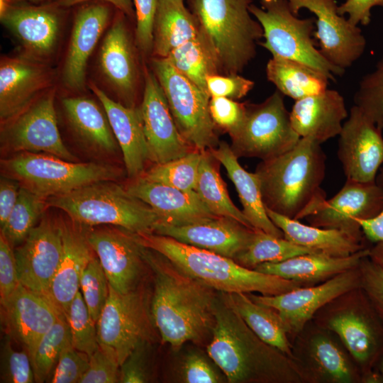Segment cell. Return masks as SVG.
<instances>
[{"instance_id": "1", "label": "cell", "mask_w": 383, "mask_h": 383, "mask_svg": "<svg viewBox=\"0 0 383 383\" xmlns=\"http://www.w3.org/2000/svg\"><path fill=\"white\" fill-rule=\"evenodd\" d=\"M142 252L153 273L150 309L163 343L179 349L188 341H210L218 293L182 272L161 254L143 245Z\"/></svg>"}, {"instance_id": "2", "label": "cell", "mask_w": 383, "mask_h": 383, "mask_svg": "<svg viewBox=\"0 0 383 383\" xmlns=\"http://www.w3.org/2000/svg\"><path fill=\"white\" fill-rule=\"evenodd\" d=\"M209 356L230 383H280L300 380L292 358L262 341L245 323L223 292L214 306Z\"/></svg>"}, {"instance_id": "3", "label": "cell", "mask_w": 383, "mask_h": 383, "mask_svg": "<svg viewBox=\"0 0 383 383\" xmlns=\"http://www.w3.org/2000/svg\"><path fill=\"white\" fill-rule=\"evenodd\" d=\"M321 144L300 138L289 151L266 160L256 168L266 208L300 220L313 213L325 201L321 187L326 156Z\"/></svg>"}, {"instance_id": "4", "label": "cell", "mask_w": 383, "mask_h": 383, "mask_svg": "<svg viewBox=\"0 0 383 383\" xmlns=\"http://www.w3.org/2000/svg\"><path fill=\"white\" fill-rule=\"evenodd\" d=\"M131 233L139 244L161 254L182 272L218 292L277 295L302 287L298 282L245 267L233 259L170 237Z\"/></svg>"}, {"instance_id": "5", "label": "cell", "mask_w": 383, "mask_h": 383, "mask_svg": "<svg viewBox=\"0 0 383 383\" xmlns=\"http://www.w3.org/2000/svg\"><path fill=\"white\" fill-rule=\"evenodd\" d=\"M200 33L210 47L221 74H240L255 58L263 38L249 11L251 0H187Z\"/></svg>"}, {"instance_id": "6", "label": "cell", "mask_w": 383, "mask_h": 383, "mask_svg": "<svg viewBox=\"0 0 383 383\" xmlns=\"http://www.w3.org/2000/svg\"><path fill=\"white\" fill-rule=\"evenodd\" d=\"M47 201L86 226L109 224L133 233H150L161 221L149 205L112 181L92 183Z\"/></svg>"}, {"instance_id": "7", "label": "cell", "mask_w": 383, "mask_h": 383, "mask_svg": "<svg viewBox=\"0 0 383 383\" xmlns=\"http://www.w3.org/2000/svg\"><path fill=\"white\" fill-rule=\"evenodd\" d=\"M1 167L4 176L45 199L122 175L118 167L109 164L72 162L40 152H18L1 160Z\"/></svg>"}, {"instance_id": "8", "label": "cell", "mask_w": 383, "mask_h": 383, "mask_svg": "<svg viewBox=\"0 0 383 383\" xmlns=\"http://www.w3.org/2000/svg\"><path fill=\"white\" fill-rule=\"evenodd\" d=\"M250 3L249 11L263 30L260 45L274 57L295 60L326 74L331 81L345 70L329 62L316 48L313 36L315 18H300L291 11L287 0H260Z\"/></svg>"}, {"instance_id": "9", "label": "cell", "mask_w": 383, "mask_h": 383, "mask_svg": "<svg viewBox=\"0 0 383 383\" xmlns=\"http://www.w3.org/2000/svg\"><path fill=\"white\" fill-rule=\"evenodd\" d=\"M150 68L164 91L183 138L201 152L218 146L216 126L209 111L211 97L179 73L165 57L151 58Z\"/></svg>"}, {"instance_id": "10", "label": "cell", "mask_w": 383, "mask_h": 383, "mask_svg": "<svg viewBox=\"0 0 383 383\" xmlns=\"http://www.w3.org/2000/svg\"><path fill=\"white\" fill-rule=\"evenodd\" d=\"M231 148L239 157L262 160L282 155L298 143L284 95L278 90L260 104H247L245 118L231 135Z\"/></svg>"}, {"instance_id": "11", "label": "cell", "mask_w": 383, "mask_h": 383, "mask_svg": "<svg viewBox=\"0 0 383 383\" xmlns=\"http://www.w3.org/2000/svg\"><path fill=\"white\" fill-rule=\"evenodd\" d=\"M145 296L139 287L121 294L109 284V295L96 322L99 347L120 366L140 343L152 335L153 322Z\"/></svg>"}, {"instance_id": "12", "label": "cell", "mask_w": 383, "mask_h": 383, "mask_svg": "<svg viewBox=\"0 0 383 383\" xmlns=\"http://www.w3.org/2000/svg\"><path fill=\"white\" fill-rule=\"evenodd\" d=\"M55 90L46 91L24 110L2 123L1 146L15 152H40L77 162L60 134L54 105Z\"/></svg>"}, {"instance_id": "13", "label": "cell", "mask_w": 383, "mask_h": 383, "mask_svg": "<svg viewBox=\"0 0 383 383\" xmlns=\"http://www.w3.org/2000/svg\"><path fill=\"white\" fill-rule=\"evenodd\" d=\"M293 13L305 9L315 16L313 37L319 50L334 66L345 70L364 54L366 39L358 26L338 12L336 0H287Z\"/></svg>"}, {"instance_id": "14", "label": "cell", "mask_w": 383, "mask_h": 383, "mask_svg": "<svg viewBox=\"0 0 383 383\" xmlns=\"http://www.w3.org/2000/svg\"><path fill=\"white\" fill-rule=\"evenodd\" d=\"M359 267L338 274L316 286L300 287L277 295L248 294L254 301L276 310L287 333L296 335L319 309L341 295L361 288Z\"/></svg>"}, {"instance_id": "15", "label": "cell", "mask_w": 383, "mask_h": 383, "mask_svg": "<svg viewBox=\"0 0 383 383\" xmlns=\"http://www.w3.org/2000/svg\"><path fill=\"white\" fill-rule=\"evenodd\" d=\"M62 252L60 221L44 216L14 250L20 283L50 299L52 282Z\"/></svg>"}, {"instance_id": "16", "label": "cell", "mask_w": 383, "mask_h": 383, "mask_svg": "<svg viewBox=\"0 0 383 383\" xmlns=\"http://www.w3.org/2000/svg\"><path fill=\"white\" fill-rule=\"evenodd\" d=\"M357 106L350 110L338 135V157L346 179L373 182L383 164V136Z\"/></svg>"}, {"instance_id": "17", "label": "cell", "mask_w": 383, "mask_h": 383, "mask_svg": "<svg viewBox=\"0 0 383 383\" xmlns=\"http://www.w3.org/2000/svg\"><path fill=\"white\" fill-rule=\"evenodd\" d=\"M138 109L150 161L165 163L196 150L181 135L164 91L152 71L147 67L144 69V90Z\"/></svg>"}, {"instance_id": "18", "label": "cell", "mask_w": 383, "mask_h": 383, "mask_svg": "<svg viewBox=\"0 0 383 383\" xmlns=\"http://www.w3.org/2000/svg\"><path fill=\"white\" fill-rule=\"evenodd\" d=\"M328 326L361 367L366 380L380 382L374 368L383 353V323L364 291L357 307L333 316Z\"/></svg>"}, {"instance_id": "19", "label": "cell", "mask_w": 383, "mask_h": 383, "mask_svg": "<svg viewBox=\"0 0 383 383\" xmlns=\"http://www.w3.org/2000/svg\"><path fill=\"white\" fill-rule=\"evenodd\" d=\"M1 23L23 47L26 56L43 62L54 54L60 35L62 8L11 3L0 12Z\"/></svg>"}, {"instance_id": "20", "label": "cell", "mask_w": 383, "mask_h": 383, "mask_svg": "<svg viewBox=\"0 0 383 383\" xmlns=\"http://www.w3.org/2000/svg\"><path fill=\"white\" fill-rule=\"evenodd\" d=\"M87 239L113 289L126 294L139 287L146 262L142 245L131 232L124 229H87Z\"/></svg>"}, {"instance_id": "21", "label": "cell", "mask_w": 383, "mask_h": 383, "mask_svg": "<svg viewBox=\"0 0 383 383\" xmlns=\"http://www.w3.org/2000/svg\"><path fill=\"white\" fill-rule=\"evenodd\" d=\"M383 209V187L377 180L358 182L346 179L340 191L306 218L311 225L363 234L355 219L367 220Z\"/></svg>"}, {"instance_id": "22", "label": "cell", "mask_w": 383, "mask_h": 383, "mask_svg": "<svg viewBox=\"0 0 383 383\" xmlns=\"http://www.w3.org/2000/svg\"><path fill=\"white\" fill-rule=\"evenodd\" d=\"M118 11L99 52V68L120 102L135 107L139 72L135 50L126 21Z\"/></svg>"}, {"instance_id": "23", "label": "cell", "mask_w": 383, "mask_h": 383, "mask_svg": "<svg viewBox=\"0 0 383 383\" xmlns=\"http://www.w3.org/2000/svg\"><path fill=\"white\" fill-rule=\"evenodd\" d=\"M7 335L32 359L42 337L64 315L47 296L20 284L1 305Z\"/></svg>"}, {"instance_id": "24", "label": "cell", "mask_w": 383, "mask_h": 383, "mask_svg": "<svg viewBox=\"0 0 383 383\" xmlns=\"http://www.w3.org/2000/svg\"><path fill=\"white\" fill-rule=\"evenodd\" d=\"M255 230L233 219L215 216L180 226L159 224L153 233L235 260L245 249Z\"/></svg>"}, {"instance_id": "25", "label": "cell", "mask_w": 383, "mask_h": 383, "mask_svg": "<svg viewBox=\"0 0 383 383\" xmlns=\"http://www.w3.org/2000/svg\"><path fill=\"white\" fill-rule=\"evenodd\" d=\"M52 73L43 62L26 57H3L0 62V118L15 117L48 88Z\"/></svg>"}, {"instance_id": "26", "label": "cell", "mask_w": 383, "mask_h": 383, "mask_svg": "<svg viewBox=\"0 0 383 383\" xmlns=\"http://www.w3.org/2000/svg\"><path fill=\"white\" fill-rule=\"evenodd\" d=\"M108 4L94 1L80 7L75 14L62 76L68 89H84L88 60L111 17Z\"/></svg>"}, {"instance_id": "27", "label": "cell", "mask_w": 383, "mask_h": 383, "mask_svg": "<svg viewBox=\"0 0 383 383\" xmlns=\"http://www.w3.org/2000/svg\"><path fill=\"white\" fill-rule=\"evenodd\" d=\"M126 188L157 213L161 220L159 224L180 226L217 216L195 190H180L142 176L133 179Z\"/></svg>"}, {"instance_id": "28", "label": "cell", "mask_w": 383, "mask_h": 383, "mask_svg": "<svg viewBox=\"0 0 383 383\" xmlns=\"http://www.w3.org/2000/svg\"><path fill=\"white\" fill-rule=\"evenodd\" d=\"M63 252L50 288V299L66 316L80 288L82 273L94 255L87 228L73 221H60Z\"/></svg>"}, {"instance_id": "29", "label": "cell", "mask_w": 383, "mask_h": 383, "mask_svg": "<svg viewBox=\"0 0 383 383\" xmlns=\"http://www.w3.org/2000/svg\"><path fill=\"white\" fill-rule=\"evenodd\" d=\"M348 112L343 96L334 89L295 101L290 111L294 131L322 144L338 135Z\"/></svg>"}, {"instance_id": "30", "label": "cell", "mask_w": 383, "mask_h": 383, "mask_svg": "<svg viewBox=\"0 0 383 383\" xmlns=\"http://www.w3.org/2000/svg\"><path fill=\"white\" fill-rule=\"evenodd\" d=\"M89 88L106 113L122 151L127 174L133 179L142 176L150 154L138 107L115 101L94 83H90Z\"/></svg>"}, {"instance_id": "31", "label": "cell", "mask_w": 383, "mask_h": 383, "mask_svg": "<svg viewBox=\"0 0 383 383\" xmlns=\"http://www.w3.org/2000/svg\"><path fill=\"white\" fill-rule=\"evenodd\" d=\"M272 221L282 230L284 238L316 253L333 257H345L366 248L364 234L337 228L308 226L266 208Z\"/></svg>"}, {"instance_id": "32", "label": "cell", "mask_w": 383, "mask_h": 383, "mask_svg": "<svg viewBox=\"0 0 383 383\" xmlns=\"http://www.w3.org/2000/svg\"><path fill=\"white\" fill-rule=\"evenodd\" d=\"M209 151L226 168L238 192L243 212L251 226L256 230L284 238L282 230L267 215L257 174L246 171L240 165L238 157L226 142H219L217 148Z\"/></svg>"}, {"instance_id": "33", "label": "cell", "mask_w": 383, "mask_h": 383, "mask_svg": "<svg viewBox=\"0 0 383 383\" xmlns=\"http://www.w3.org/2000/svg\"><path fill=\"white\" fill-rule=\"evenodd\" d=\"M369 248L345 257L308 253L279 262H265L254 270L301 284L313 283L326 281L338 274L358 267L362 260L369 256Z\"/></svg>"}, {"instance_id": "34", "label": "cell", "mask_w": 383, "mask_h": 383, "mask_svg": "<svg viewBox=\"0 0 383 383\" xmlns=\"http://www.w3.org/2000/svg\"><path fill=\"white\" fill-rule=\"evenodd\" d=\"M62 104L72 131L83 145L97 152H115L118 144L104 108L81 96L65 97Z\"/></svg>"}, {"instance_id": "35", "label": "cell", "mask_w": 383, "mask_h": 383, "mask_svg": "<svg viewBox=\"0 0 383 383\" xmlns=\"http://www.w3.org/2000/svg\"><path fill=\"white\" fill-rule=\"evenodd\" d=\"M199 23L184 0H158L153 26V57H166L196 37Z\"/></svg>"}, {"instance_id": "36", "label": "cell", "mask_w": 383, "mask_h": 383, "mask_svg": "<svg viewBox=\"0 0 383 383\" xmlns=\"http://www.w3.org/2000/svg\"><path fill=\"white\" fill-rule=\"evenodd\" d=\"M267 79L280 93L296 101L328 89L330 78L301 62L272 57L266 65Z\"/></svg>"}, {"instance_id": "37", "label": "cell", "mask_w": 383, "mask_h": 383, "mask_svg": "<svg viewBox=\"0 0 383 383\" xmlns=\"http://www.w3.org/2000/svg\"><path fill=\"white\" fill-rule=\"evenodd\" d=\"M224 294L255 335L267 344L292 358L287 331L276 310L254 301L246 293L233 292Z\"/></svg>"}, {"instance_id": "38", "label": "cell", "mask_w": 383, "mask_h": 383, "mask_svg": "<svg viewBox=\"0 0 383 383\" xmlns=\"http://www.w3.org/2000/svg\"><path fill=\"white\" fill-rule=\"evenodd\" d=\"M213 159L209 150L201 152L195 191L215 216L233 219L246 227L255 229L243 211L231 201L226 184L213 164Z\"/></svg>"}, {"instance_id": "39", "label": "cell", "mask_w": 383, "mask_h": 383, "mask_svg": "<svg viewBox=\"0 0 383 383\" xmlns=\"http://www.w3.org/2000/svg\"><path fill=\"white\" fill-rule=\"evenodd\" d=\"M165 58L179 73L209 96L206 78L221 72L200 30L196 37L173 50Z\"/></svg>"}, {"instance_id": "40", "label": "cell", "mask_w": 383, "mask_h": 383, "mask_svg": "<svg viewBox=\"0 0 383 383\" xmlns=\"http://www.w3.org/2000/svg\"><path fill=\"white\" fill-rule=\"evenodd\" d=\"M308 253L316 252L284 238L255 229L245 249L234 260L245 267L254 270L265 262H279Z\"/></svg>"}, {"instance_id": "41", "label": "cell", "mask_w": 383, "mask_h": 383, "mask_svg": "<svg viewBox=\"0 0 383 383\" xmlns=\"http://www.w3.org/2000/svg\"><path fill=\"white\" fill-rule=\"evenodd\" d=\"M48 199L21 186L17 201L1 233L12 248L21 245L49 206Z\"/></svg>"}, {"instance_id": "42", "label": "cell", "mask_w": 383, "mask_h": 383, "mask_svg": "<svg viewBox=\"0 0 383 383\" xmlns=\"http://www.w3.org/2000/svg\"><path fill=\"white\" fill-rule=\"evenodd\" d=\"M201 152L193 150L185 155L165 163L155 164L142 177L180 190L196 189Z\"/></svg>"}, {"instance_id": "43", "label": "cell", "mask_w": 383, "mask_h": 383, "mask_svg": "<svg viewBox=\"0 0 383 383\" xmlns=\"http://www.w3.org/2000/svg\"><path fill=\"white\" fill-rule=\"evenodd\" d=\"M310 357L318 372L328 381L346 383L355 378L344 353L327 336L318 335L312 340Z\"/></svg>"}, {"instance_id": "44", "label": "cell", "mask_w": 383, "mask_h": 383, "mask_svg": "<svg viewBox=\"0 0 383 383\" xmlns=\"http://www.w3.org/2000/svg\"><path fill=\"white\" fill-rule=\"evenodd\" d=\"M70 340L69 325L65 316L62 315L42 337L31 359L35 382L41 383L48 379L62 348Z\"/></svg>"}, {"instance_id": "45", "label": "cell", "mask_w": 383, "mask_h": 383, "mask_svg": "<svg viewBox=\"0 0 383 383\" xmlns=\"http://www.w3.org/2000/svg\"><path fill=\"white\" fill-rule=\"evenodd\" d=\"M65 317L73 346L89 357L99 346L96 323L91 316L79 291L74 297Z\"/></svg>"}, {"instance_id": "46", "label": "cell", "mask_w": 383, "mask_h": 383, "mask_svg": "<svg viewBox=\"0 0 383 383\" xmlns=\"http://www.w3.org/2000/svg\"><path fill=\"white\" fill-rule=\"evenodd\" d=\"M353 100L354 105L383 130V54L359 82Z\"/></svg>"}, {"instance_id": "47", "label": "cell", "mask_w": 383, "mask_h": 383, "mask_svg": "<svg viewBox=\"0 0 383 383\" xmlns=\"http://www.w3.org/2000/svg\"><path fill=\"white\" fill-rule=\"evenodd\" d=\"M80 289L89 313L96 323L109 295V282L98 257L94 256L84 269Z\"/></svg>"}, {"instance_id": "48", "label": "cell", "mask_w": 383, "mask_h": 383, "mask_svg": "<svg viewBox=\"0 0 383 383\" xmlns=\"http://www.w3.org/2000/svg\"><path fill=\"white\" fill-rule=\"evenodd\" d=\"M11 338L7 335L1 344V383H33L35 374L30 357L24 350L18 351L11 344Z\"/></svg>"}, {"instance_id": "49", "label": "cell", "mask_w": 383, "mask_h": 383, "mask_svg": "<svg viewBox=\"0 0 383 383\" xmlns=\"http://www.w3.org/2000/svg\"><path fill=\"white\" fill-rule=\"evenodd\" d=\"M89 362V355L77 350L70 340L62 348L48 382L79 383L88 368Z\"/></svg>"}, {"instance_id": "50", "label": "cell", "mask_w": 383, "mask_h": 383, "mask_svg": "<svg viewBox=\"0 0 383 383\" xmlns=\"http://www.w3.org/2000/svg\"><path fill=\"white\" fill-rule=\"evenodd\" d=\"M247 104L226 97L212 96L209 101L210 115L216 128L227 132L229 135L235 133L245 118Z\"/></svg>"}, {"instance_id": "51", "label": "cell", "mask_w": 383, "mask_h": 383, "mask_svg": "<svg viewBox=\"0 0 383 383\" xmlns=\"http://www.w3.org/2000/svg\"><path fill=\"white\" fill-rule=\"evenodd\" d=\"M136 19L135 43L145 55L152 53L153 26L158 0H132Z\"/></svg>"}, {"instance_id": "52", "label": "cell", "mask_w": 383, "mask_h": 383, "mask_svg": "<svg viewBox=\"0 0 383 383\" xmlns=\"http://www.w3.org/2000/svg\"><path fill=\"white\" fill-rule=\"evenodd\" d=\"M254 85L252 80L240 74H216L206 78V87L210 97L221 96L237 101L247 96Z\"/></svg>"}, {"instance_id": "53", "label": "cell", "mask_w": 383, "mask_h": 383, "mask_svg": "<svg viewBox=\"0 0 383 383\" xmlns=\"http://www.w3.org/2000/svg\"><path fill=\"white\" fill-rule=\"evenodd\" d=\"M120 379L117 360L99 346L89 356V366L79 383H116Z\"/></svg>"}, {"instance_id": "54", "label": "cell", "mask_w": 383, "mask_h": 383, "mask_svg": "<svg viewBox=\"0 0 383 383\" xmlns=\"http://www.w3.org/2000/svg\"><path fill=\"white\" fill-rule=\"evenodd\" d=\"M361 288L383 323V268L365 257L360 264Z\"/></svg>"}, {"instance_id": "55", "label": "cell", "mask_w": 383, "mask_h": 383, "mask_svg": "<svg viewBox=\"0 0 383 383\" xmlns=\"http://www.w3.org/2000/svg\"><path fill=\"white\" fill-rule=\"evenodd\" d=\"M14 248L0 234V301L3 304L20 284Z\"/></svg>"}, {"instance_id": "56", "label": "cell", "mask_w": 383, "mask_h": 383, "mask_svg": "<svg viewBox=\"0 0 383 383\" xmlns=\"http://www.w3.org/2000/svg\"><path fill=\"white\" fill-rule=\"evenodd\" d=\"M182 374L184 382L187 383L223 382L221 376L205 357L197 353H189L186 357L182 364Z\"/></svg>"}, {"instance_id": "57", "label": "cell", "mask_w": 383, "mask_h": 383, "mask_svg": "<svg viewBox=\"0 0 383 383\" xmlns=\"http://www.w3.org/2000/svg\"><path fill=\"white\" fill-rule=\"evenodd\" d=\"M148 342L139 344L120 366L121 383H143L149 380L145 348Z\"/></svg>"}, {"instance_id": "58", "label": "cell", "mask_w": 383, "mask_h": 383, "mask_svg": "<svg viewBox=\"0 0 383 383\" xmlns=\"http://www.w3.org/2000/svg\"><path fill=\"white\" fill-rule=\"evenodd\" d=\"M383 6V0H345L338 7L340 15H348V21L355 26H367L371 21V9Z\"/></svg>"}, {"instance_id": "59", "label": "cell", "mask_w": 383, "mask_h": 383, "mask_svg": "<svg viewBox=\"0 0 383 383\" xmlns=\"http://www.w3.org/2000/svg\"><path fill=\"white\" fill-rule=\"evenodd\" d=\"M19 182L6 176H1L0 179V227L6 222L13 210L19 194Z\"/></svg>"}, {"instance_id": "60", "label": "cell", "mask_w": 383, "mask_h": 383, "mask_svg": "<svg viewBox=\"0 0 383 383\" xmlns=\"http://www.w3.org/2000/svg\"><path fill=\"white\" fill-rule=\"evenodd\" d=\"M376 180L383 187V167H381ZM362 231L364 236L373 243L383 242V209L376 217L367 219H355Z\"/></svg>"}, {"instance_id": "61", "label": "cell", "mask_w": 383, "mask_h": 383, "mask_svg": "<svg viewBox=\"0 0 383 383\" xmlns=\"http://www.w3.org/2000/svg\"><path fill=\"white\" fill-rule=\"evenodd\" d=\"M93 1L109 3L128 17L133 18L135 16L134 6L132 0H55L52 3L57 6L65 9L80 3Z\"/></svg>"}, {"instance_id": "62", "label": "cell", "mask_w": 383, "mask_h": 383, "mask_svg": "<svg viewBox=\"0 0 383 383\" xmlns=\"http://www.w3.org/2000/svg\"><path fill=\"white\" fill-rule=\"evenodd\" d=\"M370 248L369 257L383 268V242L374 243Z\"/></svg>"}, {"instance_id": "63", "label": "cell", "mask_w": 383, "mask_h": 383, "mask_svg": "<svg viewBox=\"0 0 383 383\" xmlns=\"http://www.w3.org/2000/svg\"><path fill=\"white\" fill-rule=\"evenodd\" d=\"M377 365H378V374H379V376L381 377L382 378V380H383V353L381 355Z\"/></svg>"}, {"instance_id": "64", "label": "cell", "mask_w": 383, "mask_h": 383, "mask_svg": "<svg viewBox=\"0 0 383 383\" xmlns=\"http://www.w3.org/2000/svg\"><path fill=\"white\" fill-rule=\"evenodd\" d=\"M45 0H11L12 3H24V2H31V3H39Z\"/></svg>"}]
</instances>
